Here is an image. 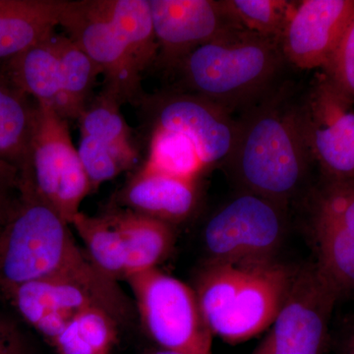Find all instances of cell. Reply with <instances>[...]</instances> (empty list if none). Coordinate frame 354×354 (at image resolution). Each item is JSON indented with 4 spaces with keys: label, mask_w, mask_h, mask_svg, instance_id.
<instances>
[{
    "label": "cell",
    "mask_w": 354,
    "mask_h": 354,
    "mask_svg": "<svg viewBox=\"0 0 354 354\" xmlns=\"http://www.w3.org/2000/svg\"><path fill=\"white\" fill-rule=\"evenodd\" d=\"M0 354H35L29 337L14 317L0 310Z\"/></svg>",
    "instance_id": "31"
},
{
    "label": "cell",
    "mask_w": 354,
    "mask_h": 354,
    "mask_svg": "<svg viewBox=\"0 0 354 354\" xmlns=\"http://www.w3.org/2000/svg\"><path fill=\"white\" fill-rule=\"evenodd\" d=\"M62 28L101 69L104 92L121 104H137L141 92L142 71L131 48L114 22L108 0H69Z\"/></svg>",
    "instance_id": "8"
},
{
    "label": "cell",
    "mask_w": 354,
    "mask_h": 354,
    "mask_svg": "<svg viewBox=\"0 0 354 354\" xmlns=\"http://www.w3.org/2000/svg\"><path fill=\"white\" fill-rule=\"evenodd\" d=\"M21 187L22 178L19 171L0 160V232L19 204Z\"/></svg>",
    "instance_id": "30"
},
{
    "label": "cell",
    "mask_w": 354,
    "mask_h": 354,
    "mask_svg": "<svg viewBox=\"0 0 354 354\" xmlns=\"http://www.w3.org/2000/svg\"><path fill=\"white\" fill-rule=\"evenodd\" d=\"M300 125L323 178L354 179V104L322 72L297 99Z\"/></svg>",
    "instance_id": "10"
},
{
    "label": "cell",
    "mask_w": 354,
    "mask_h": 354,
    "mask_svg": "<svg viewBox=\"0 0 354 354\" xmlns=\"http://www.w3.org/2000/svg\"><path fill=\"white\" fill-rule=\"evenodd\" d=\"M120 324L108 310L92 306L74 317L51 346L58 354H109Z\"/></svg>",
    "instance_id": "23"
},
{
    "label": "cell",
    "mask_w": 354,
    "mask_h": 354,
    "mask_svg": "<svg viewBox=\"0 0 354 354\" xmlns=\"http://www.w3.org/2000/svg\"><path fill=\"white\" fill-rule=\"evenodd\" d=\"M200 202L198 181L186 180L142 165L115 195L120 208L157 218L171 225L193 216Z\"/></svg>",
    "instance_id": "16"
},
{
    "label": "cell",
    "mask_w": 354,
    "mask_h": 354,
    "mask_svg": "<svg viewBox=\"0 0 354 354\" xmlns=\"http://www.w3.org/2000/svg\"><path fill=\"white\" fill-rule=\"evenodd\" d=\"M114 22L131 48L142 73L156 64L158 44L149 0H108Z\"/></svg>",
    "instance_id": "25"
},
{
    "label": "cell",
    "mask_w": 354,
    "mask_h": 354,
    "mask_svg": "<svg viewBox=\"0 0 354 354\" xmlns=\"http://www.w3.org/2000/svg\"><path fill=\"white\" fill-rule=\"evenodd\" d=\"M78 153L92 192L101 184L113 180L121 172L131 169L138 160V153L106 145L85 134H81Z\"/></svg>",
    "instance_id": "28"
},
{
    "label": "cell",
    "mask_w": 354,
    "mask_h": 354,
    "mask_svg": "<svg viewBox=\"0 0 354 354\" xmlns=\"http://www.w3.org/2000/svg\"><path fill=\"white\" fill-rule=\"evenodd\" d=\"M143 165L169 176L198 181L208 169L189 139L180 133L151 128L148 158Z\"/></svg>",
    "instance_id": "24"
},
{
    "label": "cell",
    "mask_w": 354,
    "mask_h": 354,
    "mask_svg": "<svg viewBox=\"0 0 354 354\" xmlns=\"http://www.w3.org/2000/svg\"><path fill=\"white\" fill-rule=\"evenodd\" d=\"M38 109V102L0 72V160L15 167L22 178L32 176Z\"/></svg>",
    "instance_id": "19"
},
{
    "label": "cell",
    "mask_w": 354,
    "mask_h": 354,
    "mask_svg": "<svg viewBox=\"0 0 354 354\" xmlns=\"http://www.w3.org/2000/svg\"><path fill=\"white\" fill-rule=\"evenodd\" d=\"M290 83H281L242 113L225 167L239 191L288 206L307 181L311 153L305 142Z\"/></svg>",
    "instance_id": "2"
},
{
    "label": "cell",
    "mask_w": 354,
    "mask_h": 354,
    "mask_svg": "<svg viewBox=\"0 0 354 354\" xmlns=\"http://www.w3.org/2000/svg\"><path fill=\"white\" fill-rule=\"evenodd\" d=\"M70 227L75 230L82 241L88 259L104 277L116 283L127 279L124 244L120 232L106 216H92L80 212Z\"/></svg>",
    "instance_id": "22"
},
{
    "label": "cell",
    "mask_w": 354,
    "mask_h": 354,
    "mask_svg": "<svg viewBox=\"0 0 354 354\" xmlns=\"http://www.w3.org/2000/svg\"><path fill=\"white\" fill-rule=\"evenodd\" d=\"M337 301L316 264L295 270L271 330L252 354H323Z\"/></svg>",
    "instance_id": "7"
},
{
    "label": "cell",
    "mask_w": 354,
    "mask_h": 354,
    "mask_svg": "<svg viewBox=\"0 0 354 354\" xmlns=\"http://www.w3.org/2000/svg\"><path fill=\"white\" fill-rule=\"evenodd\" d=\"M286 207L239 191L209 218L203 232L213 262L258 263L274 259L286 234Z\"/></svg>",
    "instance_id": "6"
},
{
    "label": "cell",
    "mask_w": 354,
    "mask_h": 354,
    "mask_svg": "<svg viewBox=\"0 0 354 354\" xmlns=\"http://www.w3.org/2000/svg\"><path fill=\"white\" fill-rule=\"evenodd\" d=\"M104 216L122 239L127 251V278L158 269V265L174 250L176 232L169 223L122 208H114Z\"/></svg>",
    "instance_id": "18"
},
{
    "label": "cell",
    "mask_w": 354,
    "mask_h": 354,
    "mask_svg": "<svg viewBox=\"0 0 354 354\" xmlns=\"http://www.w3.org/2000/svg\"><path fill=\"white\" fill-rule=\"evenodd\" d=\"M319 272L339 300L354 297V179L323 178L312 199Z\"/></svg>",
    "instance_id": "12"
},
{
    "label": "cell",
    "mask_w": 354,
    "mask_h": 354,
    "mask_svg": "<svg viewBox=\"0 0 354 354\" xmlns=\"http://www.w3.org/2000/svg\"><path fill=\"white\" fill-rule=\"evenodd\" d=\"M158 57L155 65L176 70L203 44L241 29L228 15L223 0H149Z\"/></svg>",
    "instance_id": "13"
},
{
    "label": "cell",
    "mask_w": 354,
    "mask_h": 354,
    "mask_svg": "<svg viewBox=\"0 0 354 354\" xmlns=\"http://www.w3.org/2000/svg\"><path fill=\"white\" fill-rule=\"evenodd\" d=\"M322 73L354 104V15L322 67Z\"/></svg>",
    "instance_id": "29"
},
{
    "label": "cell",
    "mask_w": 354,
    "mask_h": 354,
    "mask_svg": "<svg viewBox=\"0 0 354 354\" xmlns=\"http://www.w3.org/2000/svg\"><path fill=\"white\" fill-rule=\"evenodd\" d=\"M68 279L102 300L118 322L132 306L118 283L104 277L74 239L70 225L39 195L34 179H22L17 208L0 232V292L43 279Z\"/></svg>",
    "instance_id": "1"
},
{
    "label": "cell",
    "mask_w": 354,
    "mask_h": 354,
    "mask_svg": "<svg viewBox=\"0 0 354 354\" xmlns=\"http://www.w3.org/2000/svg\"><path fill=\"white\" fill-rule=\"evenodd\" d=\"M353 15L354 0L297 1L279 41L286 64L322 69Z\"/></svg>",
    "instance_id": "14"
},
{
    "label": "cell",
    "mask_w": 354,
    "mask_h": 354,
    "mask_svg": "<svg viewBox=\"0 0 354 354\" xmlns=\"http://www.w3.org/2000/svg\"><path fill=\"white\" fill-rule=\"evenodd\" d=\"M142 325L158 348L185 354H212L213 333L194 288L160 269L127 279Z\"/></svg>",
    "instance_id": "5"
},
{
    "label": "cell",
    "mask_w": 354,
    "mask_h": 354,
    "mask_svg": "<svg viewBox=\"0 0 354 354\" xmlns=\"http://www.w3.org/2000/svg\"><path fill=\"white\" fill-rule=\"evenodd\" d=\"M55 34L1 62L0 72L38 104L55 109L60 77Z\"/></svg>",
    "instance_id": "20"
},
{
    "label": "cell",
    "mask_w": 354,
    "mask_h": 354,
    "mask_svg": "<svg viewBox=\"0 0 354 354\" xmlns=\"http://www.w3.org/2000/svg\"><path fill=\"white\" fill-rule=\"evenodd\" d=\"M3 297L20 318L50 344L80 312L92 306L108 310L92 290L68 279L30 281L7 291Z\"/></svg>",
    "instance_id": "15"
},
{
    "label": "cell",
    "mask_w": 354,
    "mask_h": 354,
    "mask_svg": "<svg viewBox=\"0 0 354 354\" xmlns=\"http://www.w3.org/2000/svg\"><path fill=\"white\" fill-rule=\"evenodd\" d=\"M136 104L151 128L180 133L196 147L206 167L225 164L234 151L239 121L213 102L186 91L143 94Z\"/></svg>",
    "instance_id": "11"
},
{
    "label": "cell",
    "mask_w": 354,
    "mask_h": 354,
    "mask_svg": "<svg viewBox=\"0 0 354 354\" xmlns=\"http://www.w3.org/2000/svg\"><path fill=\"white\" fill-rule=\"evenodd\" d=\"M341 354H354V320L346 327L342 337Z\"/></svg>",
    "instance_id": "32"
},
{
    "label": "cell",
    "mask_w": 354,
    "mask_h": 354,
    "mask_svg": "<svg viewBox=\"0 0 354 354\" xmlns=\"http://www.w3.org/2000/svg\"><path fill=\"white\" fill-rule=\"evenodd\" d=\"M232 21L244 31L279 44L297 1L290 0H223Z\"/></svg>",
    "instance_id": "26"
},
{
    "label": "cell",
    "mask_w": 354,
    "mask_h": 354,
    "mask_svg": "<svg viewBox=\"0 0 354 354\" xmlns=\"http://www.w3.org/2000/svg\"><path fill=\"white\" fill-rule=\"evenodd\" d=\"M286 64L277 41L236 29L193 50L176 71L184 91L232 114L278 87Z\"/></svg>",
    "instance_id": "3"
},
{
    "label": "cell",
    "mask_w": 354,
    "mask_h": 354,
    "mask_svg": "<svg viewBox=\"0 0 354 354\" xmlns=\"http://www.w3.org/2000/svg\"><path fill=\"white\" fill-rule=\"evenodd\" d=\"M120 106L115 97L102 91L88 102L79 118L81 134L120 150L138 153L132 142L131 129L121 113Z\"/></svg>",
    "instance_id": "27"
},
{
    "label": "cell",
    "mask_w": 354,
    "mask_h": 354,
    "mask_svg": "<svg viewBox=\"0 0 354 354\" xmlns=\"http://www.w3.org/2000/svg\"><path fill=\"white\" fill-rule=\"evenodd\" d=\"M38 106L32 145V178L39 195L70 225L92 187L67 120L53 106Z\"/></svg>",
    "instance_id": "9"
},
{
    "label": "cell",
    "mask_w": 354,
    "mask_h": 354,
    "mask_svg": "<svg viewBox=\"0 0 354 354\" xmlns=\"http://www.w3.org/2000/svg\"><path fill=\"white\" fill-rule=\"evenodd\" d=\"M148 354H185L183 353H179V351H171V349H165L162 348H158L155 349V351H151Z\"/></svg>",
    "instance_id": "33"
},
{
    "label": "cell",
    "mask_w": 354,
    "mask_h": 354,
    "mask_svg": "<svg viewBox=\"0 0 354 354\" xmlns=\"http://www.w3.org/2000/svg\"><path fill=\"white\" fill-rule=\"evenodd\" d=\"M55 41L60 77V95L55 111L66 120H79L90 102L93 88L102 71L68 37L55 34Z\"/></svg>",
    "instance_id": "21"
},
{
    "label": "cell",
    "mask_w": 354,
    "mask_h": 354,
    "mask_svg": "<svg viewBox=\"0 0 354 354\" xmlns=\"http://www.w3.org/2000/svg\"><path fill=\"white\" fill-rule=\"evenodd\" d=\"M69 0H0V64L48 38Z\"/></svg>",
    "instance_id": "17"
},
{
    "label": "cell",
    "mask_w": 354,
    "mask_h": 354,
    "mask_svg": "<svg viewBox=\"0 0 354 354\" xmlns=\"http://www.w3.org/2000/svg\"><path fill=\"white\" fill-rule=\"evenodd\" d=\"M293 272L276 260L206 261L193 288L213 335L228 344H239L271 327Z\"/></svg>",
    "instance_id": "4"
}]
</instances>
